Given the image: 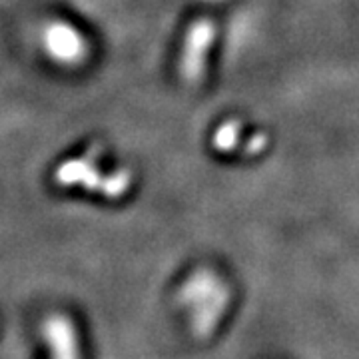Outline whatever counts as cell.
I'll return each instance as SVG.
<instances>
[{"label":"cell","instance_id":"obj_1","mask_svg":"<svg viewBox=\"0 0 359 359\" xmlns=\"http://www.w3.org/2000/svg\"><path fill=\"white\" fill-rule=\"evenodd\" d=\"M180 302L188 311L194 332L198 335H210L218 327L230 304L226 283L216 273L202 269L192 273L180 290Z\"/></svg>","mask_w":359,"mask_h":359},{"label":"cell","instance_id":"obj_2","mask_svg":"<svg viewBox=\"0 0 359 359\" xmlns=\"http://www.w3.org/2000/svg\"><path fill=\"white\" fill-rule=\"evenodd\" d=\"M56 180L62 186H74L82 184L90 190L104 194L108 198H120L122 194H126L130 188V172L128 170H118L110 176H98V170L94 164V154L84 156L80 160H70L60 166Z\"/></svg>","mask_w":359,"mask_h":359},{"label":"cell","instance_id":"obj_3","mask_svg":"<svg viewBox=\"0 0 359 359\" xmlns=\"http://www.w3.org/2000/svg\"><path fill=\"white\" fill-rule=\"evenodd\" d=\"M216 39V25L210 18H198L186 32L182 56H180V76L188 84L202 82L208 62V52Z\"/></svg>","mask_w":359,"mask_h":359},{"label":"cell","instance_id":"obj_4","mask_svg":"<svg viewBox=\"0 0 359 359\" xmlns=\"http://www.w3.org/2000/svg\"><path fill=\"white\" fill-rule=\"evenodd\" d=\"M46 48L50 50L52 58L62 65H78L84 60L86 42L74 26L58 22L46 30Z\"/></svg>","mask_w":359,"mask_h":359},{"label":"cell","instance_id":"obj_5","mask_svg":"<svg viewBox=\"0 0 359 359\" xmlns=\"http://www.w3.org/2000/svg\"><path fill=\"white\" fill-rule=\"evenodd\" d=\"M44 334L50 344L52 359H80L76 330L66 318H50L46 321Z\"/></svg>","mask_w":359,"mask_h":359},{"label":"cell","instance_id":"obj_6","mask_svg":"<svg viewBox=\"0 0 359 359\" xmlns=\"http://www.w3.org/2000/svg\"><path fill=\"white\" fill-rule=\"evenodd\" d=\"M240 136H242V122L231 118L228 122H224L216 132H214V138L212 144L218 152L228 154L230 150H233L238 144H240Z\"/></svg>","mask_w":359,"mask_h":359},{"label":"cell","instance_id":"obj_7","mask_svg":"<svg viewBox=\"0 0 359 359\" xmlns=\"http://www.w3.org/2000/svg\"><path fill=\"white\" fill-rule=\"evenodd\" d=\"M268 146V136L266 134H254L250 140H248V144H245V154H259V152H264V148Z\"/></svg>","mask_w":359,"mask_h":359}]
</instances>
